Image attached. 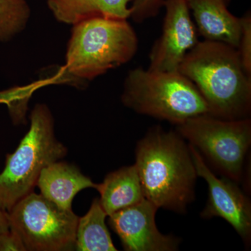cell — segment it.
Here are the masks:
<instances>
[{
    "instance_id": "obj_15",
    "label": "cell",
    "mask_w": 251,
    "mask_h": 251,
    "mask_svg": "<svg viewBox=\"0 0 251 251\" xmlns=\"http://www.w3.org/2000/svg\"><path fill=\"white\" fill-rule=\"evenodd\" d=\"M108 216L98 198H95L87 214L79 218L76 229L75 250L116 251L105 219Z\"/></svg>"
},
{
    "instance_id": "obj_20",
    "label": "cell",
    "mask_w": 251,
    "mask_h": 251,
    "mask_svg": "<svg viewBox=\"0 0 251 251\" xmlns=\"http://www.w3.org/2000/svg\"><path fill=\"white\" fill-rule=\"evenodd\" d=\"M26 251L20 237L11 229L0 233V251Z\"/></svg>"
},
{
    "instance_id": "obj_3",
    "label": "cell",
    "mask_w": 251,
    "mask_h": 251,
    "mask_svg": "<svg viewBox=\"0 0 251 251\" xmlns=\"http://www.w3.org/2000/svg\"><path fill=\"white\" fill-rule=\"evenodd\" d=\"M138 49V36L127 20L92 18L73 25L63 68L81 88L129 62Z\"/></svg>"
},
{
    "instance_id": "obj_5",
    "label": "cell",
    "mask_w": 251,
    "mask_h": 251,
    "mask_svg": "<svg viewBox=\"0 0 251 251\" xmlns=\"http://www.w3.org/2000/svg\"><path fill=\"white\" fill-rule=\"evenodd\" d=\"M122 102L141 115L177 125L209 109L196 85L179 72L135 68L126 77Z\"/></svg>"
},
{
    "instance_id": "obj_17",
    "label": "cell",
    "mask_w": 251,
    "mask_h": 251,
    "mask_svg": "<svg viewBox=\"0 0 251 251\" xmlns=\"http://www.w3.org/2000/svg\"><path fill=\"white\" fill-rule=\"evenodd\" d=\"M50 85L49 81L40 79L27 85L15 86L0 91V104L7 105L14 123H21L25 120L28 102L34 92L41 87Z\"/></svg>"
},
{
    "instance_id": "obj_11",
    "label": "cell",
    "mask_w": 251,
    "mask_h": 251,
    "mask_svg": "<svg viewBox=\"0 0 251 251\" xmlns=\"http://www.w3.org/2000/svg\"><path fill=\"white\" fill-rule=\"evenodd\" d=\"M198 34L204 40L218 41L238 49L242 18L229 11L231 0H186Z\"/></svg>"
},
{
    "instance_id": "obj_14",
    "label": "cell",
    "mask_w": 251,
    "mask_h": 251,
    "mask_svg": "<svg viewBox=\"0 0 251 251\" xmlns=\"http://www.w3.org/2000/svg\"><path fill=\"white\" fill-rule=\"evenodd\" d=\"M100 204L108 216L145 199L135 165L122 167L97 185Z\"/></svg>"
},
{
    "instance_id": "obj_16",
    "label": "cell",
    "mask_w": 251,
    "mask_h": 251,
    "mask_svg": "<svg viewBox=\"0 0 251 251\" xmlns=\"http://www.w3.org/2000/svg\"><path fill=\"white\" fill-rule=\"evenodd\" d=\"M31 16L27 0H0V41H7L22 32Z\"/></svg>"
},
{
    "instance_id": "obj_10",
    "label": "cell",
    "mask_w": 251,
    "mask_h": 251,
    "mask_svg": "<svg viewBox=\"0 0 251 251\" xmlns=\"http://www.w3.org/2000/svg\"><path fill=\"white\" fill-rule=\"evenodd\" d=\"M158 208L148 200L109 216V225L127 251L178 250L181 239L162 234L156 224Z\"/></svg>"
},
{
    "instance_id": "obj_19",
    "label": "cell",
    "mask_w": 251,
    "mask_h": 251,
    "mask_svg": "<svg viewBox=\"0 0 251 251\" xmlns=\"http://www.w3.org/2000/svg\"><path fill=\"white\" fill-rule=\"evenodd\" d=\"M238 51L246 72L251 75V16L248 12L242 17V33Z\"/></svg>"
},
{
    "instance_id": "obj_9",
    "label": "cell",
    "mask_w": 251,
    "mask_h": 251,
    "mask_svg": "<svg viewBox=\"0 0 251 251\" xmlns=\"http://www.w3.org/2000/svg\"><path fill=\"white\" fill-rule=\"evenodd\" d=\"M161 35L150 54L149 70L176 72L186 54L199 42L186 0H165Z\"/></svg>"
},
{
    "instance_id": "obj_21",
    "label": "cell",
    "mask_w": 251,
    "mask_h": 251,
    "mask_svg": "<svg viewBox=\"0 0 251 251\" xmlns=\"http://www.w3.org/2000/svg\"><path fill=\"white\" fill-rule=\"evenodd\" d=\"M9 230V220L7 212L0 207V233Z\"/></svg>"
},
{
    "instance_id": "obj_18",
    "label": "cell",
    "mask_w": 251,
    "mask_h": 251,
    "mask_svg": "<svg viewBox=\"0 0 251 251\" xmlns=\"http://www.w3.org/2000/svg\"><path fill=\"white\" fill-rule=\"evenodd\" d=\"M165 0H133L130 16L135 22L143 23L156 17L163 7Z\"/></svg>"
},
{
    "instance_id": "obj_1",
    "label": "cell",
    "mask_w": 251,
    "mask_h": 251,
    "mask_svg": "<svg viewBox=\"0 0 251 251\" xmlns=\"http://www.w3.org/2000/svg\"><path fill=\"white\" fill-rule=\"evenodd\" d=\"M135 165L145 199L158 209L186 212L198 175L189 145L177 132L150 128L137 143Z\"/></svg>"
},
{
    "instance_id": "obj_13",
    "label": "cell",
    "mask_w": 251,
    "mask_h": 251,
    "mask_svg": "<svg viewBox=\"0 0 251 251\" xmlns=\"http://www.w3.org/2000/svg\"><path fill=\"white\" fill-rule=\"evenodd\" d=\"M131 0H47L48 7L59 22L76 24L96 18L127 20Z\"/></svg>"
},
{
    "instance_id": "obj_7",
    "label": "cell",
    "mask_w": 251,
    "mask_h": 251,
    "mask_svg": "<svg viewBox=\"0 0 251 251\" xmlns=\"http://www.w3.org/2000/svg\"><path fill=\"white\" fill-rule=\"evenodd\" d=\"M9 229L17 234L26 251L75 249L79 217L42 195L31 193L7 212Z\"/></svg>"
},
{
    "instance_id": "obj_4",
    "label": "cell",
    "mask_w": 251,
    "mask_h": 251,
    "mask_svg": "<svg viewBox=\"0 0 251 251\" xmlns=\"http://www.w3.org/2000/svg\"><path fill=\"white\" fill-rule=\"evenodd\" d=\"M29 119L27 133L14 152L6 154L0 173V207L6 212L34 192L44 168L67 154L54 134L53 116L46 104H36Z\"/></svg>"
},
{
    "instance_id": "obj_6",
    "label": "cell",
    "mask_w": 251,
    "mask_h": 251,
    "mask_svg": "<svg viewBox=\"0 0 251 251\" xmlns=\"http://www.w3.org/2000/svg\"><path fill=\"white\" fill-rule=\"evenodd\" d=\"M176 131L203 153L224 177L237 184L242 182L251 144L249 117L229 120L200 115L176 125Z\"/></svg>"
},
{
    "instance_id": "obj_12",
    "label": "cell",
    "mask_w": 251,
    "mask_h": 251,
    "mask_svg": "<svg viewBox=\"0 0 251 251\" xmlns=\"http://www.w3.org/2000/svg\"><path fill=\"white\" fill-rule=\"evenodd\" d=\"M97 185L76 166L59 161L42 170L36 184L43 196L65 209H72L77 193Z\"/></svg>"
},
{
    "instance_id": "obj_8",
    "label": "cell",
    "mask_w": 251,
    "mask_h": 251,
    "mask_svg": "<svg viewBox=\"0 0 251 251\" xmlns=\"http://www.w3.org/2000/svg\"><path fill=\"white\" fill-rule=\"evenodd\" d=\"M189 145L198 176L205 180L208 201L201 213L204 219L219 217L227 221L249 245L251 238V204L249 198L238 187L237 183L217 177L205 160L192 145Z\"/></svg>"
},
{
    "instance_id": "obj_2",
    "label": "cell",
    "mask_w": 251,
    "mask_h": 251,
    "mask_svg": "<svg viewBox=\"0 0 251 251\" xmlns=\"http://www.w3.org/2000/svg\"><path fill=\"white\" fill-rule=\"evenodd\" d=\"M178 72L197 87L211 116L229 120L249 117L251 75L235 48L218 41H199L185 56Z\"/></svg>"
}]
</instances>
